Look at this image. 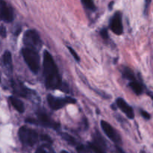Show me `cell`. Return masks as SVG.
Returning a JSON list of instances; mask_svg holds the SVG:
<instances>
[{"instance_id": "obj_24", "label": "cell", "mask_w": 153, "mask_h": 153, "mask_svg": "<svg viewBox=\"0 0 153 153\" xmlns=\"http://www.w3.org/2000/svg\"><path fill=\"white\" fill-rule=\"evenodd\" d=\"M6 34H7V31H6V28L4 25H1L0 27V35L2 37H5Z\"/></svg>"}, {"instance_id": "obj_14", "label": "cell", "mask_w": 153, "mask_h": 153, "mask_svg": "<svg viewBox=\"0 0 153 153\" xmlns=\"http://www.w3.org/2000/svg\"><path fill=\"white\" fill-rule=\"evenodd\" d=\"M9 100H10V104L13 105V107L19 113H23L25 111V107H24V104L21 100L19 99L16 98L14 97H9Z\"/></svg>"}, {"instance_id": "obj_29", "label": "cell", "mask_w": 153, "mask_h": 153, "mask_svg": "<svg viewBox=\"0 0 153 153\" xmlns=\"http://www.w3.org/2000/svg\"><path fill=\"white\" fill-rule=\"evenodd\" d=\"M61 153H68L67 152V151H62V152H61Z\"/></svg>"}, {"instance_id": "obj_5", "label": "cell", "mask_w": 153, "mask_h": 153, "mask_svg": "<svg viewBox=\"0 0 153 153\" xmlns=\"http://www.w3.org/2000/svg\"><path fill=\"white\" fill-rule=\"evenodd\" d=\"M23 43L25 47L39 51L42 46V40L37 31L29 29L26 31L23 36Z\"/></svg>"}, {"instance_id": "obj_20", "label": "cell", "mask_w": 153, "mask_h": 153, "mask_svg": "<svg viewBox=\"0 0 153 153\" xmlns=\"http://www.w3.org/2000/svg\"><path fill=\"white\" fill-rule=\"evenodd\" d=\"M76 151L78 153H95L93 150H91L88 146H84L82 144H79L76 147Z\"/></svg>"}, {"instance_id": "obj_26", "label": "cell", "mask_w": 153, "mask_h": 153, "mask_svg": "<svg viewBox=\"0 0 153 153\" xmlns=\"http://www.w3.org/2000/svg\"><path fill=\"white\" fill-rule=\"evenodd\" d=\"M116 150L117 152V153H125L122 150V149H121V148L119 147L118 146H116Z\"/></svg>"}, {"instance_id": "obj_3", "label": "cell", "mask_w": 153, "mask_h": 153, "mask_svg": "<svg viewBox=\"0 0 153 153\" xmlns=\"http://www.w3.org/2000/svg\"><path fill=\"white\" fill-rule=\"evenodd\" d=\"M22 55L28 68L33 73L37 74L40 68V60L38 51L24 47L22 49Z\"/></svg>"}, {"instance_id": "obj_12", "label": "cell", "mask_w": 153, "mask_h": 153, "mask_svg": "<svg viewBox=\"0 0 153 153\" xmlns=\"http://www.w3.org/2000/svg\"><path fill=\"white\" fill-rule=\"evenodd\" d=\"M116 104L117 108H119L124 114L127 116V117L129 119H134V114L133 108L126 102V100L122 98H118L116 100Z\"/></svg>"}, {"instance_id": "obj_25", "label": "cell", "mask_w": 153, "mask_h": 153, "mask_svg": "<svg viewBox=\"0 0 153 153\" xmlns=\"http://www.w3.org/2000/svg\"><path fill=\"white\" fill-rule=\"evenodd\" d=\"M140 114H141V115L143 116V117L145 118L146 120L150 119L151 116H150V114L148 113V112L145 111H143V110H140Z\"/></svg>"}, {"instance_id": "obj_8", "label": "cell", "mask_w": 153, "mask_h": 153, "mask_svg": "<svg viewBox=\"0 0 153 153\" xmlns=\"http://www.w3.org/2000/svg\"><path fill=\"white\" fill-rule=\"evenodd\" d=\"M47 102L51 108L53 110H59L67 104H74L76 102V100L70 97L61 98V97H55L49 94L47 96Z\"/></svg>"}, {"instance_id": "obj_4", "label": "cell", "mask_w": 153, "mask_h": 153, "mask_svg": "<svg viewBox=\"0 0 153 153\" xmlns=\"http://www.w3.org/2000/svg\"><path fill=\"white\" fill-rule=\"evenodd\" d=\"M36 115H37V119H31V118L29 119L28 118V120H26V122L29 123L38 124L39 126H41L56 130L58 129V128L60 127L59 124L55 122L54 120H52L46 112L40 110L37 111Z\"/></svg>"}, {"instance_id": "obj_28", "label": "cell", "mask_w": 153, "mask_h": 153, "mask_svg": "<svg viewBox=\"0 0 153 153\" xmlns=\"http://www.w3.org/2000/svg\"><path fill=\"white\" fill-rule=\"evenodd\" d=\"M140 153H146V152H145V151H143V150H142V151H140Z\"/></svg>"}, {"instance_id": "obj_21", "label": "cell", "mask_w": 153, "mask_h": 153, "mask_svg": "<svg viewBox=\"0 0 153 153\" xmlns=\"http://www.w3.org/2000/svg\"><path fill=\"white\" fill-rule=\"evenodd\" d=\"M67 48H68L69 51H70V52L71 53V55H73V58H75V60L77 61H80V58H79V56L78 55V54L76 52V51H75L74 49L71 47V46H67Z\"/></svg>"}, {"instance_id": "obj_13", "label": "cell", "mask_w": 153, "mask_h": 153, "mask_svg": "<svg viewBox=\"0 0 153 153\" xmlns=\"http://www.w3.org/2000/svg\"><path fill=\"white\" fill-rule=\"evenodd\" d=\"M3 67L8 74H11L13 71V65H12L11 54L9 51H5L1 58Z\"/></svg>"}, {"instance_id": "obj_11", "label": "cell", "mask_w": 153, "mask_h": 153, "mask_svg": "<svg viewBox=\"0 0 153 153\" xmlns=\"http://www.w3.org/2000/svg\"><path fill=\"white\" fill-rule=\"evenodd\" d=\"M0 18L7 22H12L13 19V9L4 0H0Z\"/></svg>"}, {"instance_id": "obj_16", "label": "cell", "mask_w": 153, "mask_h": 153, "mask_svg": "<svg viewBox=\"0 0 153 153\" xmlns=\"http://www.w3.org/2000/svg\"><path fill=\"white\" fill-rule=\"evenodd\" d=\"M123 74V77L125 79H127V80L129 81L130 82H132V81L136 80L135 76H134V72L132 71V70H131L128 67H125L123 69L122 72Z\"/></svg>"}, {"instance_id": "obj_27", "label": "cell", "mask_w": 153, "mask_h": 153, "mask_svg": "<svg viewBox=\"0 0 153 153\" xmlns=\"http://www.w3.org/2000/svg\"><path fill=\"white\" fill-rule=\"evenodd\" d=\"M148 95H149V97H150V98L152 99V101H153V93H152V92H149V93H148Z\"/></svg>"}, {"instance_id": "obj_15", "label": "cell", "mask_w": 153, "mask_h": 153, "mask_svg": "<svg viewBox=\"0 0 153 153\" xmlns=\"http://www.w3.org/2000/svg\"><path fill=\"white\" fill-rule=\"evenodd\" d=\"M129 87L131 88L133 92L136 94V95H140L143 93V86L136 79V80L132 81V82H129Z\"/></svg>"}, {"instance_id": "obj_18", "label": "cell", "mask_w": 153, "mask_h": 153, "mask_svg": "<svg viewBox=\"0 0 153 153\" xmlns=\"http://www.w3.org/2000/svg\"><path fill=\"white\" fill-rule=\"evenodd\" d=\"M35 153H55L52 146L49 144H43L39 146Z\"/></svg>"}, {"instance_id": "obj_6", "label": "cell", "mask_w": 153, "mask_h": 153, "mask_svg": "<svg viewBox=\"0 0 153 153\" xmlns=\"http://www.w3.org/2000/svg\"><path fill=\"white\" fill-rule=\"evenodd\" d=\"M11 85L13 93L16 95L19 96V97H24V98L26 99H31V100H36V99L37 98L35 91H32L30 88H28L21 82L13 81Z\"/></svg>"}, {"instance_id": "obj_19", "label": "cell", "mask_w": 153, "mask_h": 153, "mask_svg": "<svg viewBox=\"0 0 153 153\" xmlns=\"http://www.w3.org/2000/svg\"><path fill=\"white\" fill-rule=\"evenodd\" d=\"M83 4L84 7L88 10H91V11H95L96 6L94 4V0H81Z\"/></svg>"}, {"instance_id": "obj_22", "label": "cell", "mask_w": 153, "mask_h": 153, "mask_svg": "<svg viewBox=\"0 0 153 153\" xmlns=\"http://www.w3.org/2000/svg\"><path fill=\"white\" fill-rule=\"evenodd\" d=\"M100 36H101L104 40L108 39V31L106 28H102V29H101V31H100Z\"/></svg>"}, {"instance_id": "obj_10", "label": "cell", "mask_w": 153, "mask_h": 153, "mask_svg": "<svg viewBox=\"0 0 153 153\" xmlns=\"http://www.w3.org/2000/svg\"><path fill=\"white\" fill-rule=\"evenodd\" d=\"M110 28L115 34L120 35L123 32V26L122 22V14L117 11L114 13L110 21Z\"/></svg>"}, {"instance_id": "obj_1", "label": "cell", "mask_w": 153, "mask_h": 153, "mask_svg": "<svg viewBox=\"0 0 153 153\" xmlns=\"http://www.w3.org/2000/svg\"><path fill=\"white\" fill-rule=\"evenodd\" d=\"M43 66L45 85L46 88L49 90H55L62 88V79L58 72V67L52 55L46 50L44 51L43 53Z\"/></svg>"}, {"instance_id": "obj_17", "label": "cell", "mask_w": 153, "mask_h": 153, "mask_svg": "<svg viewBox=\"0 0 153 153\" xmlns=\"http://www.w3.org/2000/svg\"><path fill=\"white\" fill-rule=\"evenodd\" d=\"M61 136L65 141H67V143H70L72 146H75L76 147H77V146L80 144V143H78L76 139H75L74 137H72L70 134H67V133H61Z\"/></svg>"}, {"instance_id": "obj_7", "label": "cell", "mask_w": 153, "mask_h": 153, "mask_svg": "<svg viewBox=\"0 0 153 153\" xmlns=\"http://www.w3.org/2000/svg\"><path fill=\"white\" fill-rule=\"evenodd\" d=\"M88 146L95 153H107V145L98 131L93 134L92 141L88 142Z\"/></svg>"}, {"instance_id": "obj_9", "label": "cell", "mask_w": 153, "mask_h": 153, "mask_svg": "<svg viewBox=\"0 0 153 153\" xmlns=\"http://www.w3.org/2000/svg\"><path fill=\"white\" fill-rule=\"evenodd\" d=\"M100 124H101V127L104 133L111 140L117 144L121 143L122 140H121L120 135L116 131V129L113 126H111V125H110V123H108L105 120H102L100 122Z\"/></svg>"}, {"instance_id": "obj_23", "label": "cell", "mask_w": 153, "mask_h": 153, "mask_svg": "<svg viewBox=\"0 0 153 153\" xmlns=\"http://www.w3.org/2000/svg\"><path fill=\"white\" fill-rule=\"evenodd\" d=\"M144 1H145V4H144V14L146 15V14H147L148 10H149V5H150L152 0H144Z\"/></svg>"}, {"instance_id": "obj_2", "label": "cell", "mask_w": 153, "mask_h": 153, "mask_svg": "<svg viewBox=\"0 0 153 153\" xmlns=\"http://www.w3.org/2000/svg\"><path fill=\"white\" fill-rule=\"evenodd\" d=\"M19 138L22 143L27 146H33L38 142L40 139L45 140L47 143L52 142L48 135H41L38 134L36 130L28 128L27 126H22L18 131Z\"/></svg>"}]
</instances>
